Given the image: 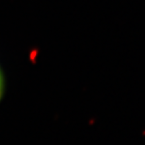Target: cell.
Returning <instances> with one entry per match:
<instances>
[{
  "mask_svg": "<svg viewBox=\"0 0 145 145\" xmlns=\"http://www.w3.org/2000/svg\"><path fill=\"white\" fill-rule=\"evenodd\" d=\"M4 91H5V78H4V74L0 67V100L4 95Z\"/></svg>",
  "mask_w": 145,
  "mask_h": 145,
  "instance_id": "obj_1",
  "label": "cell"
}]
</instances>
